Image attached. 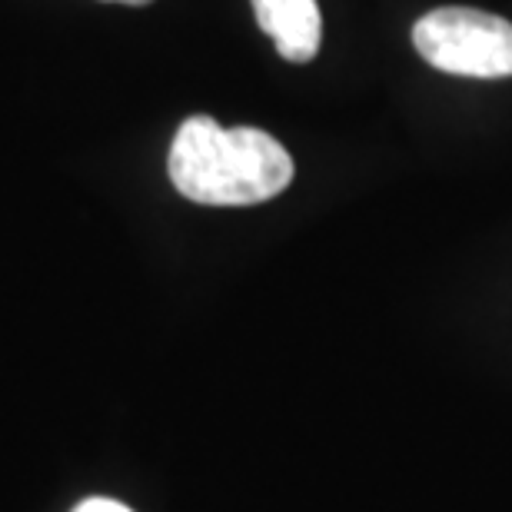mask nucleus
Instances as JSON below:
<instances>
[{"instance_id": "1", "label": "nucleus", "mask_w": 512, "mask_h": 512, "mask_svg": "<svg viewBox=\"0 0 512 512\" xmlns=\"http://www.w3.org/2000/svg\"><path fill=\"white\" fill-rule=\"evenodd\" d=\"M170 180L183 197L207 207H253L290 187L293 157L256 127H220L213 117L183 120L173 137Z\"/></svg>"}, {"instance_id": "2", "label": "nucleus", "mask_w": 512, "mask_h": 512, "mask_svg": "<svg viewBox=\"0 0 512 512\" xmlns=\"http://www.w3.org/2000/svg\"><path fill=\"white\" fill-rule=\"evenodd\" d=\"M413 44L443 74L496 80L512 77V24L476 7H439L416 20Z\"/></svg>"}, {"instance_id": "3", "label": "nucleus", "mask_w": 512, "mask_h": 512, "mask_svg": "<svg viewBox=\"0 0 512 512\" xmlns=\"http://www.w3.org/2000/svg\"><path fill=\"white\" fill-rule=\"evenodd\" d=\"M253 14L263 34L273 37L276 50L290 64H306L316 57L323 37V20L316 0H253Z\"/></svg>"}, {"instance_id": "4", "label": "nucleus", "mask_w": 512, "mask_h": 512, "mask_svg": "<svg viewBox=\"0 0 512 512\" xmlns=\"http://www.w3.org/2000/svg\"><path fill=\"white\" fill-rule=\"evenodd\" d=\"M74 512H133V509L114 503V499H87V503H80Z\"/></svg>"}, {"instance_id": "5", "label": "nucleus", "mask_w": 512, "mask_h": 512, "mask_svg": "<svg viewBox=\"0 0 512 512\" xmlns=\"http://www.w3.org/2000/svg\"><path fill=\"white\" fill-rule=\"evenodd\" d=\"M110 4H127V7H143V4H150V0H110Z\"/></svg>"}]
</instances>
